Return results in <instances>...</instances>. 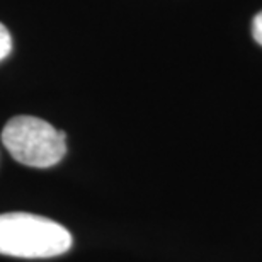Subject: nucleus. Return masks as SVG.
<instances>
[{
  "label": "nucleus",
  "mask_w": 262,
  "mask_h": 262,
  "mask_svg": "<svg viewBox=\"0 0 262 262\" xmlns=\"http://www.w3.org/2000/svg\"><path fill=\"white\" fill-rule=\"evenodd\" d=\"M70 232L50 218L31 213L0 214V254L20 259H50L68 252Z\"/></svg>",
  "instance_id": "nucleus-1"
},
{
  "label": "nucleus",
  "mask_w": 262,
  "mask_h": 262,
  "mask_svg": "<svg viewBox=\"0 0 262 262\" xmlns=\"http://www.w3.org/2000/svg\"><path fill=\"white\" fill-rule=\"evenodd\" d=\"M2 143L19 164L48 169L67 154V135L34 116H15L2 129Z\"/></svg>",
  "instance_id": "nucleus-2"
},
{
  "label": "nucleus",
  "mask_w": 262,
  "mask_h": 262,
  "mask_svg": "<svg viewBox=\"0 0 262 262\" xmlns=\"http://www.w3.org/2000/svg\"><path fill=\"white\" fill-rule=\"evenodd\" d=\"M10 51H12V36H10L7 28L0 23V61L7 58Z\"/></svg>",
  "instance_id": "nucleus-3"
},
{
  "label": "nucleus",
  "mask_w": 262,
  "mask_h": 262,
  "mask_svg": "<svg viewBox=\"0 0 262 262\" xmlns=\"http://www.w3.org/2000/svg\"><path fill=\"white\" fill-rule=\"evenodd\" d=\"M252 36H254V39L262 46V10L259 14H255V17L252 20Z\"/></svg>",
  "instance_id": "nucleus-4"
}]
</instances>
